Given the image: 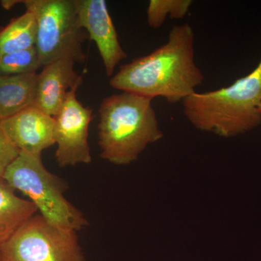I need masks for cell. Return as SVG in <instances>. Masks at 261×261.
Listing matches in <instances>:
<instances>
[{"mask_svg":"<svg viewBox=\"0 0 261 261\" xmlns=\"http://www.w3.org/2000/svg\"><path fill=\"white\" fill-rule=\"evenodd\" d=\"M193 2L191 0H151L147 10V23L151 28L159 29L166 18H185Z\"/></svg>","mask_w":261,"mask_h":261,"instance_id":"obj_14","label":"cell"},{"mask_svg":"<svg viewBox=\"0 0 261 261\" xmlns=\"http://www.w3.org/2000/svg\"><path fill=\"white\" fill-rule=\"evenodd\" d=\"M37 73L0 76V120L34 106Z\"/></svg>","mask_w":261,"mask_h":261,"instance_id":"obj_11","label":"cell"},{"mask_svg":"<svg viewBox=\"0 0 261 261\" xmlns=\"http://www.w3.org/2000/svg\"><path fill=\"white\" fill-rule=\"evenodd\" d=\"M76 91L68 94L54 117L56 158L60 167L92 162L88 137L93 111L78 100Z\"/></svg>","mask_w":261,"mask_h":261,"instance_id":"obj_7","label":"cell"},{"mask_svg":"<svg viewBox=\"0 0 261 261\" xmlns=\"http://www.w3.org/2000/svg\"><path fill=\"white\" fill-rule=\"evenodd\" d=\"M20 151L10 142L1 126L0 120V177L4 176L8 166L17 157Z\"/></svg>","mask_w":261,"mask_h":261,"instance_id":"obj_16","label":"cell"},{"mask_svg":"<svg viewBox=\"0 0 261 261\" xmlns=\"http://www.w3.org/2000/svg\"><path fill=\"white\" fill-rule=\"evenodd\" d=\"M37 22L35 48L42 66L67 58L84 63L88 34L79 21L74 0H24Z\"/></svg>","mask_w":261,"mask_h":261,"instance_id":"obj_5","label":"cell"},{"mask_svg":"<svg viewBox=\"0 0 261 261\" xmlns=\"http://www.w3.org/2000/svg\"><path fill=\"white\" fill-rule=\"evenodd\" d=\"M205 80L195 62V32L190 24L173 25L167 42L150 54L121 65L110 85L123 92L169 103L183 102Z\"/></svg>","mask_w":261,"mask_h":261,"instance_id":"obj_1","label":"cell"},{"mask_svg":"<svg viewBox=\"0 0 261 261\" xmlns=\"http://www.w3.org/2000/svg\"><path fill=\"white\" fill-rule=\"evenodd\" d=\"M1 126L8 140L20 152L42 154L44 149L56 144L54 117L35 106L2 120Z\"/></svg>","mask_w":261,"mask_h":261,"instance_id":"obj_9","label":"cell"},{"mask_svg":"<svg viewBox=\"0 0 261 261\" xmlns=\"http://www.w3.org/2000/svg\"><path fill=\"white\" fill-rule=\"evenodd\" d=\"M72 60L63 58L42 67L37 73L34 106L46 114L56 116L68 94L77 90L83 78L74 70Z\"/></svg>","mask_w":261,"mask_h":261,"instance_id":"obj_10","label":"cell"},{"mask_svg":"<svg viewBox=\"0 0 261 261\" xmlns=\"http://www.w3.org/2000/svg\"><path fill=\"white\" fill-rule=\"evenodd\" d=\"M183 111L197 129L224 138L256 128L261 124V58L255 69L228 87L189 96Z\"/></svg>","mask_w":261,"mask_h":261,"instance_id":"obj_2","label":"cell"},{"mask_svg":"<svg viewBox=\"0 0 261 261\" xmlns=\"http://www.w3.org/2000/svg\"><path fill=\"white\" fill-rule=\"evenodd\" d=\"M36 35L35 17L27 10L0 29V57L35 47Z\"/></svg>","mask_w":261,"mask_h":261,"instance_id":"obj_13","label":"cell"},{"mask_svg":"<svg viewBox=\"0 0 261 261\" xmlns=\"http://www.w3.org/2000/svg\"><path fill=\"white\" fill-rule=\"evenodd\" d=\"M42 68L35 47L0 57V76L37 73Z\"/></svg>","mask_w":261,"mask_h":261,"instance_id":"obj_15","label":"cell"},{"mask_svg":"<svg viewBox=\"0 0 261 261\" xmlns=\"http://www.w3.org/2000/svg\"><path fill=\"white\" fill-rule=\"evenodd\" d=\"M0 261H86L74 230L35 214L0 245Z\"/></svg>","mask_w":261,"mask_h":261,"instance_id":"obj_6","label":"cell"},{"mask_svg":"<svg viewBox=\"0 0 261 261\" xmlns=\"http://www.w3.org/2000/svg\"><path fill=\"white\" fill-rule=\"evenodd\" d=\"M37 212L30 200L18 197L14 189L0 177V245Z\"/></svg>","mask_w":261,"mask_h":261,"instance_id":"obj_12","label":"cell"},{"mask_svg":"<svg viewBox=\"0 0 261 261\" xmlns=\"http://www.w3.org/2000/svg\"><path fill=\"white\" fill-rule=\"evenodd\" d=\"M3 178L15 190L27 195L51 224L75 231L89 224L83 214L65 198L66 183L44 167L42 154L20 152Z\"/></svg>","mask_w":261,"mask_h":261,"instance_id":"obj_4","label":"cell"},{"mask_svg":"<svg viewBox=\"0 0 261 261\" xmlns=\"http://www.w3.org/2000/svg\"><path fill=\"white\" fill-rule=\"evenodd\" d=\"M79 21L97 45L108 76L127 54L121 47L116 27L105 0H74Z\"/></svg>","mask_w":261,"mask_h":261,"instance_id":"obj_8","label":"cell"},{"mask_svg":"<svg viewBox=\"0 0 261 261\" xmlns=\"http://www.w3.org/2000/svg\"><path fill=\"white\" fill-rule=\"evenodd\" d=\"M152 101L126 92L103 99L98 124L102 159L126 166L137 161L147 146L163 138Z\"/></svg>","mask_w":261,"mask_h":261,"instance_id":"obj_3","label":"cell"}]
</instances>
